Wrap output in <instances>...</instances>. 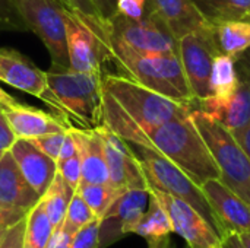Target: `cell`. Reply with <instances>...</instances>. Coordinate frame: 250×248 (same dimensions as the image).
Returning a JSON list of instances; mask_svg holds the SVG:
<instances>
[{"label": "cell", "instance_id": "cell-1", "mask_svg": "<svg viewBox=\"0 0 250 248\" xmlns=\"http://www.w3.org/2000/svg\"><path fill=\"white\" fill-rule=\"evenodd\" d=\"M103 124L130 145H144L145 134L170 120L189 115L195 105L171 99L120 75H104Z\"/></svg>", "mask_w": 250, "mask_h": 248}, {"label": "cell", "instance_id": "cell-2", "mask_svg": "<svg viewBox=\"0 0 250 248\" xmlns=\"http://www.w3.org/2000/svg\"><path fill=\"white\" fill-rule=\"evenodd\" d=\"M47 75L44 102L70 127L73 120L79 129L92 130L103 124L104 85L103 73H83L51 66Z\"/></svg>", "mask_w": 250, "mask_h": 248}, {"label": "cell", "instance_id": "cell-3", "mask_svg": "<svg viewBox=\"0 0 250 248\" xmlns=\"http://www.w3.org/2000/svg\"><path fill=\"white\" fill-rule=\"evenodd\" d=\"M142 146L166 156L198 186L208 180L220 178V170L190 114L154 127L145 134Z\"/></svg>", "mask_w": 250, "mask_h": 248}, {"label": "cell", "instance_id": "cell-4", "mask_svg": "<svg viewBox=\"0 0 250 248\" xmlns=\"http://www.w3.org/2000/svg\"><path fill=\"white\" fill-rule=\"evenodd\" d=\"M113 61H116L130 79L171 99L196 105L179 54L142 53L110 38Z\"/></svg>", "mask_w": 250, "mask_h": 248}, {"label": "cell", "instance_id": "cell-5", "mask_svg": "<svg viewBox=\"0 0 250 248\" xmlns=\"http://www.w3.org/2000/svg\"><path fill=\"white\" fill-rule=\"evenodd\" d=\"M190 118L220 170V181L250 203V158L233 133L198 108L190 111Z\"/></svg>", "mask_w": 250, "mask_h": 248}, {"label": "cell", "instance_id": "cell-6", "mask_svg": "<svg viewBox=\"0 0 250 248\" xmlns=\"http://www.w3.org/2000/svg\"><path fill=\"white\" fill-rule=\"evenodd\" d=\"M130 146L141 164L148 187L166 191L174 197L188 202L208 221V224L218 232L221 238L226 237L224 229L220 221L217 219L201 186H198L185 171H182L176 164L168 161L157 151L138 145H130Z\"/></svg>", "mask_w": 250, "mask_h": 248}, {"label": "cell", "instance_id": "cell-7", "mask_svg": "<svg viewBox=\"0 0 250 248\" xmlns=\"http://www.w3.org/2000/svg\"><path fill=\"white\" fill-rule=\"evenodd\" d=\"M29 31L37 34L51 57V66L70 69L66 44L64 4L57 0H15Z\"/></svg>", "mask_w": 250, "mask_h": 248}, {"label": "cell", "instance_id": "cell-8", "mask_svg": "<svg viewBox=\"0 0 250 248\" xmlns=\"http://www.w3.org/2000/svg\"><path fill=\"white\" fill-rule=\"evenodd\" d=\"M67 57L72 70L103 73V64L113 60L111 42L100 35L78 12L64 7Z\"/></svg>", "mask_w": 250, "mask_h": 248}, {"label": "cell", "instance_id": "cell-9", "mask_svg": "<svg viewBox=\"0 0 250 248\" xmlns=\"http://www.w3.org/2000/svg\"><path fill=\"white\" fill-rule=\"evenodd\" d=\"M110 38L119 39L133 50L142 53H174L179 54V39L168 26L146 9L141 19H130L114 13L108 19Z\"/></svg>", "mask_w": 250, "mask_h": 248}, {"label": "cell", "instance_id": "cell-10", "mask_svg": "<svg viewBox=\"0 0 250 248\" xmlns=\"http://www.w3.org/2000/svg\"><path fill=\"white\" fill-rule=\"evenodd\" d=\"M220 54L214 25L192 31L179 38V57L196 101L209 96V77L214 57Z\"/></svg>", "mask_w": 250, "mask_h": 248}, {"label": "cell", "instance_id": "cell-11", "mask_svg": "<svg viewBox=\"0 0 250 248\" xmlns=\"http://www.w3.org/2000/svg\"><path fill=\"white\" fill-rule=\"evenodd\" d=\"M148 190L166 210L171 222L173 232L180 235L186 241L188 247L221 248L223 238L188 202L152 187H148Z\"/></svg>", "mask_w": 250, "mask_h": 248}, {"label": "cell", "instance_id": "cell-12", "mask_svg": "<svg viewBox=\"0 0 250 248\" xmlns=\"http://www.w3.org/2000/svg\"><path fill=\"white\" fill-rule=\"evenodd\" d=\"M100 134L108 168V184L117 190L148 189L146 178L132 146L104 124L95 127Z\"/></svg>", "mask_w": 250, "mask_h": 248}, {"label": "cell", "instance_id": "cell-13", "mask_svg": "<svg viewBox=\"0 0 250 248\" xmlns=\"http://www.w3.org/2000/svg\"><path fill=\"white\" fill-rule=\"evenodd\" d=\"M149 202L148 189H129L120 193L100 221L98 248L108 247L127 234H133Z\"/></svg>", "mask_w": 250, "mask_h": 248}, {"label": "cell", "instance_id": "cell-14", "mask_svg": "<svg viewBox=\"0 0 250 248\" xmlns=\"http://www.w3.org/2000/svg\"><path fill=\"white\" fill-rule=\"evenodd\" d=\"M224 234L250 232V203L237 196L220 178H212L201 186Z\"/></svg>", "mask_w": 250, "mask_h": 248}, {"label": "cell", "instance_id": "cell-15", "mask_svg": "<svg viewBox=\"0 0 250 248\" xmlns=\"http://www.w3.org/2000/svg\"><path fill=\"white\" fill-rule=\"evenodd\" d=\"M0 80L38 99L47 94V75L13 48H0Z\"/></svg>", "mask_w": 250, "mask_h": 248}, {"label": "cell", "instance_id": "cell-16", "mask_svg": "<svg viewBox=\"0 0 250 248\" xmlns=\"http://www.w3.org/2000/svg\"><path fill=\"white\" fill-rule=\"evenodd\" d=\"M9 151L23 178L42 197L57 174V162L42 153L28 139H16Z\"/></svg>", "mask_w": 250, "mask_h": 248}, {"label": "cell", "instance_id": "cell-17", "mask_svg": "<svg viewBox=\"0 0 250 248\" xmlns=\"http://www.w3.org/2000/svg\"><path fill=\"white\" fill-rule=\"evenodd\" d=\"M40 199L23 178L10 151H6L0 159V206L26 215Z\"/></svg>", "mask_w": 250, "mask_h": 248}, {"label": "cell", "instance_id": "cell-18", "mask_svg": "<svg viewBox=\"0 0 250 248\" xmlns=\"http://www.w3.org/2000/svg\"><path fill=\"white\" fill-rule=\"evenodd\" d=\"M3 113L18 139H32L48 133H62L70 127L57 114H50L28 105L6 108Z\"/></svg>", "mask_w": 250, "mask_h": 248}, {"label": "cell", "instance_id": "cell-19", "mask_svg": "<svg viewBox=\"0 0 250 248\" xmlns=\"http://www.w3.org/2000/svg\"><path fill=\"white\" fill-rule=\"evenodd\" d=\"M75 143L76 151L81 159L82 180L83 183L91 184H107L108 183V168L104 153V145L100 134L92 130L69 127Z\"/></svg>", "mask_w": 250, "mask_h": 248}, {"label": "cell", "instance_id": "cell-20", "mask_svg": "<svg viewBox=\"0 0 250 248\" xmlns=\"http://www.w3.org/2000/svg\"><path fill=\"white\" fill-rule=\"evenodd\" d=\"M146 9L154 12L177 39L192 31L211 26L192 0H148Z\"/></svg>", "mask_w": 250, "mask_h": 248}, {"label": "cell", "instance_id": "cell-21", "mask_svg": "<svg viewBox=\"0 0 250 248\" xmlns=\"http://www.w3.org/2000/svg\"><path fill=\"white\" fill-rule=\"evenodd\" d=\"M237 70L239 86L234 96L212 115H208L221 123L231 133L242 130L250 123V75L239 67Z\"/></svg>", "mask_w": 250, "mask_h": 248}, {"label": "cell", "instance_id": "cell-22", "mask_svg": "<svg viewBox=\"0 0 250 248\" xmlns=\"http://www.w3.org/2000/svg\"><path fill=\"white\" fill-rule=\"evenodd\" d=\"M133 234L141 235L146 240L148 248H167L171 243L170 235L173 234L171 222L163 209V206L157 202L154 196L149 193L148 208L136 225Z\"/></svg>", "mask_w": 250, "mask_h": 248}, {"label": "cell", "instance_id": "cell-23", "mask_svg": "<svg viewBox=\"0 0 250 248\" xmlns=\"http://www.w3.org/2000/svg\"><path fill=\"white\" fill-rule=\"evenodd\" d=\"M217 47L234 60L250 48V20H227L214 25Z\"/></svg>", "mask_w": 250, "mask_h": 248}, {"label": "cell", "instance_id": "cell-24", "mask_svg": "<svg viewBox=\"0 0 250 248\" xmlns=\"http://www.w3.org/2000/svg\"><path fill=\"white\" fill-rule=\"evenodd\" d=\"M199 13L211 23L250 20V0H192Z\"/></svg>", "mask_w": 250, "mask_h": 248}, {"label": "cell", "instance_id": "cell-25", "mask_svg": "<svg viewBox=\"0 0 250 248\" xmlns=\"http://www.w3.org/2000/svg\"><path fill=\"white\" fill-rule=\"evenodd\" d=\"M73 193H75V190H72L66 184V181L62 178V175L57 172L54 180L48 186L47 191L41 197L44 210H45L54 229L63 225L66 210H67V206H69V202H70Z\"/></svg>", "mask_w": 250, "mask_h": 248}, {"label": "cell", "instance_id": "cell-26", "mask_svg": "<svg viewBox=\"0 0 250 248\" xmlns=\"http://www.w3.org/2000/svg\"><path fill=\"white\" fill-rule=\"evenodd\" d=\"M54 228L44 210V205L40 202L26 213V225L23 232L22 248H45Z\"/></svg>", "mask_w": 250, "mask_h": 248}, {"label": "cell", "instance_id": "cell-27", "mask_svg": "<svg viewBox=\"0 0 250 248\" xmlns=\"http://www.w3.org/2000/svg\"><path fill=\"white\" fill-rule=\"evenodd\" d=\"M76 191L82 196V199L86 202L89 209L94 212L97 219H103V216L108 212L111 205L116 202V199L120 196L122 190L114 189L113 186L107 184H91L81 181Z\"/></svg>", "mask_w": 250, "mask_h": 248}, {"label": "cell", "instance_id": "cell-28", "mask_svg": "<svg viewBox=\"0 0 250 248\" xmlns=\"http://www.w3.org/2000/svg\"><path fill=\"white\" fill-rule=\"evenodd\" d=\"M94 219H97L94 212L89 209V206L82 199V196L78 191H75L70 202H69L66 216L63 221L64 229L67 232H70L72 235H75L79 229H82L83 227L91 224Z\"/></svg>", "mask_w": 250, "mask_h": 248}, {"label": "cell", "instance_id": "cell-29", "mask_svg": "<svg viewBox=\"0 0 250 248\" xmlns=\"http://www.w3.org/2000/svg\"><path fill=\"white\" fill-rule=\"evenodd\" d=\"M69 7L75 12H78L100 35H103L105 39L110 41V29L108 22L103 19L97 7L91 0H66Z\"/></svg>", "mask_w": 250, "mask_h": 248}, {"label": "cell", "instance_id": "cell-30", "mask_svg": "<svg viewBox=\"0 0 250 248\" xmlns=\"http://www.w3.org/2000/svg\"><path fill=\"white\" fill-rule=\"evenodd\" d=\"M0 31H29L15 0H0Z\"/></svg>", "mask_w": 250, "mask_h": 248}, {"label": "cell", "instance_id": "cell-31", "mask_svg": "<svg viewBox=\"0 0 250 248\" xmlns=\"http://www.w3.org/2000/svg\"><path fill=\"white\" fill-rule=\"evenodd\" d=\"M57 172L62 175V178L66 181V184L76 191L81 180H82V170H81V159L78 152L72 155L70 158H66L63 161L57 162Z\"/></svg>", "mask_w": 250, "mask_h": 248}, {"label": "cell", "instance_id": "cell-32", "mask_svg": "<svg viewBox=\"0 0 250 248\" xmlns=\"http://www.w3.org/2000/svg\"><path fill=\"white\" fill-rule=\"evenodd\" d=\"M67 132V130H66ZM66 132L62 133H48V134H42V136H37L32 139H28L35 148H38L42 153H45L47 156H50L53 161H59V155H60V149H62V143L64 140V134Z\"/></svg>", "mask_w": 250, "mask_h": 248}, {"label": "cell", "instance_id": "cell-33", "mask_svg": "<svg viewBox=\"0 0 250 248\" xmlns=\"http://www.w3.org/2000/svg\"><path fill=\"white\" fill-rule=\"evenodd\" d=\"M98 235L100 219H94L72 237L69 248H98Z\"/></svg>", "mask_w": 250, "mask_h": 248}, {"label": "cell", "instance_id": "cell-34", "mask_svg": "<svg viewBox=\"0 0 250 248\" xmlns=\"http://www.w3.org/2000/svg\"><path fill=\"white\" fill-rule=\"evenodd\" d=\"M148 0H116V12L130 18L141 19L146 12Z\"/></svg>", "mask_w": 250, "mask_h": 248}, {"label": "cell", "instance_id": "cell-35", "mask_svg": "<svg viewBox=\"0 0 250 248\" xmlns=\"http://www.w3.org/2000/svg\"><path fill=\"white\" fill-rule=\"evenodd\" d=\"M26 225V216L18 221L15 225L7 228L3 241L0 243V248H22L23 247V232Z\"/></svg>", "mask_w": 250, "mask_h": 248}, {"label": "cell", "instance_id": "cell-36", "mask_svg": "<svg viewBox=\"0 0 250 248\" xmlns=\"http://www.w3.org/2000/svg\"><path fill=\"white\" fill-rule=\"evenodd\" d=\"M16 136L13 130L10 129L3 110H0V152H6L12 148V145L16 142Z\"/></svg>", "mask_w": 250, "mask_h": 248}, {"label": "cell", "instance_id": "cell-37", "mask_svg": "<svg viewBox=\"0 0 250 248\" xmlns=\"http://www.w3.org/2000/svg\"><path fill=\"white\" fill-rule=\"evenodd\" d=\"M72 237L73 235L70 232H67L64 229V227L62 225V227H59V228H56L53 231V234H51V237H50L45 248H69L70 241H72Z\"/></svg>", "mask_w": 250, "mask_h": 248}, {"label": "cell", "instance_id": "cell-38", "mask_svg": "<svg viewBox=\"0 0 250 248\" xmlns=\"http://www.w3.org/2000/svg\"><path fill=\"white\" fill-rule=\"evenodd\" d=\"M25 213L21 212H15V210H9L0 206V229H7L12 225H15L18 221H21L22 218H25Z\"/></svg>", "mask_w": 250, "mask_h": 248}, {"label": "cell", "instance_id": "cell-39", "mask_svg": "<svg viewBox=\"0 0 250 248\" xmlns=\"http://www.w3.org/2000/svg\"><path fill=\"white\" fill-rule=\"evenodd\" d=\"M78 151H76V143H75V139L70 133V130L67 129L66 134H64V140L62 143V149H60V155H59V161H63L66 158H70L72 155H75ZM57 161V162H59Z\"/></svg>", "mask_w": 250, "mask_h": 248}, {"label": "cell", "instance_id": "cell-40", "mask_svg": "<svg viewBox=\"0 0 250 248\" xmlns=\"http://www.w3.org/2000/svg\"><path fill=\"white\" fill-rule=\"evenodd\" d=\"M100 15L104 20L108 22V19L116 13V0H91Z\"/></svg>", "mask_w": 250, "mask_h": 248}, {"label": "cell", "instance_id": "cell-41", "mask_svg": "<svg viewBox=\"0 0 250 248\" xmlns=\"http://www.w3.org/2000/svg\"><path fill=\"white\" fill-rule=\"evenodd\" d=\"M233 136L236 137V140L239 142L242 149L246 152V155L250 158V123L246 127H243L242 130L233 133Z\"/></svg>", "mask_w": 250, "mask_h": 248}, {"label": "cell", "instance_id": "cell-42", "mask_svg": "<svg viewBox=\"0 0 250 248\" xmlns=\"http://www.w3.org/2000/svg\"><path fill=\"white\" fill-rule=\"evenodd\" d=\"M22 105L19 101H16L12 95H9L4 89L0 88V107H3V110L6 108H15V107H19Z\"/></svg>", "mask_w": 250, "mask_h": 248}, {"label": "cell", "instance_id": "cell-43", "mask_svg": "<svg viewBox=\"0 0 250 248\" xmlns=\"http://www.w3.org/2000/svg\"><path fill=\"white\" fill-rule=\"evenodd\" d=\"M221 248H243L237 234H227L224 238H223V246Z\"/></svg>", "mask_w": 250, "mask_h": 248}, {"label": "cell", "instance_id": "cell-44", "mask_svg": "<svg viewBox=\"0 0 250 248\" xmlns=\"http://www.w3.org/2000/svg\"><path fill=\"white\" fill-rule=\"evenodd\" d=\"M236 64L239 69L248 72L250 75V48H248L243 54H240L237 58H236Z\"/></svg>", "mask_w": 250, "mask_h": 248}, {"label": "cell", "instance_id": "cell-45", "mask_svg": "<svg viewBox=\"0 0 250 248\" xmlns=\"http://www.w3.org/2000/svg\"><path fill=\"white\" fill-rule=\"evenodd\" d=\"M240 243L243 248H250V232H243V234H237Z\"/></svg>", "mask_w": 250, "mask_h": 248}, {"label": "cell", "instance_id": "cell-46", "mask_svg": "<svg viewBox=\"0 0 250 248\" xmlns=\"http://www.w3.org/2000/svg\"><path fill=\"white\" fill-rule=\"evenodd\" d=\"M6 231H7V229H0V243L3 241V238H4V234H6Z\"/></svg>", "mask_w": 250, "mask_h": 248}, {"label": "cell", "instance_id": "cell-47", "mask_svg": "<svg viewBox=\"0 0 250 248\" xmlns=\"http://www.w3.org/2000/svg\"><path fill=\"white\" fill-rule=\"evenodd\" d=\"M57 1H59V3H62V4H64L66 7H69V4H67V1H66V0H57ZM69 9H70V7H69Z\"/></svg>", "mask_w": 250, "mask_h": 248}, {"label": "cell", "instance_id": "cell-48", "mask_svg": "<svg viewBox=\"0 0 250 248\" xmlns=\"http://www.w3.org/2000/svg\"><path fill=\"white\" fill-rule=\"evenodd\" d=\"M167 248H177V247H176V246H174V243L171 241V243H170V246H168V247H167Z\"/></svg>", "mask_w": 250, "mask_h": 248}, {"label": "cell", "instance_id": "cell-49", "mask_svg": "<svg viewBox=\"0 0 250 248\" xmlns=\"http://www.w3.org/2000/svg\"><path fill=\"white\" fill-rule=\"evenodd\" d=\"M3 153H4V152H0V159H1V156H3Z\"/></svg>", "mask_w": 250, "mask_h": 248}, {"label": "cell", "instance_id": "cell-50", "mask_svg": "<svg viewBox=\"0 0 250 248\" xmlns=\"http://www.w3.org/2000/svg\"><path fill=\"white\" fill-rule=\"evenodd\" d=\"M0 110H3V107H0Z\"/></svg>", "mask_w": 250, "mask_h": 248}, {"label": "cell", "instance_id": "cell-51", "mask_svg": "<svg viewBox=\"0 0 250 248\" xmlns=\"http://www.w3.org/2000/svg\"><path fill=\"white\" fill-rule=\"evenodd\" d=\"M186 248H190V247H188V246H186Z\"/></svg>", "mask_w": 250, "mask_h": 248}]
</instances>
